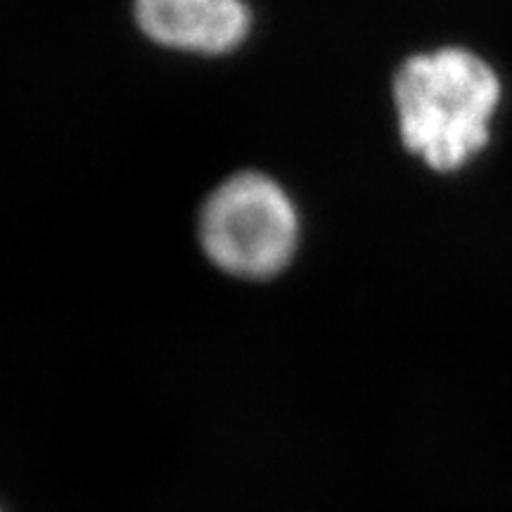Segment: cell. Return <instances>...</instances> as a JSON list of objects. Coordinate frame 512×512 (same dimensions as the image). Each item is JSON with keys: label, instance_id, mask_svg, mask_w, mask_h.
Segmentation results:
<instances>
[{"label": "cell", "instance_id": "cell-4", "mask_svg": "<svg viewBox=\"0 0 512 512\" xmlns=\"http://www.w3.org/2000/svg\"><path fill=\"white\" fill-rule=\"evenodd\" d=\"M0 512H3V508H0Z\"/></svg>", "mask_w": 512, "mask_h": 512}, {"label": "cell", "instance_id": "cell-2", "mask_svg": "<svg viewBox=\"0 0 512 512\" xmlns=\"http://www.w3.org/2000/svg\"><path fill=\"white\" fill-rule=\"evenodd\" d=\"M200 242L204 254L235 278H273L297 252V209L273 178L242 171L204 202Z\"/></svg>", "mask_w": 512, "mask_h": 512}, {"label": "cell", "instance_id": "cell-1", "mask_svg": "<svg viewBox=\"0 0 512 512\" xmlns=\"http://www.w3.org/2000/svg\"><path fill=\"white\" fill-rule=\"evenodd\" d=\"M394 100L403 145L432 169L453 171L489 143L501 83L477 55L441 48L403 64Z\"/></svg>", "mask_w": 512, "mask_h": 512}, {"label": "cell", "instance_id": "cell-3", "mask_svg": "<svg viewBox=\"0 0 512 512\" xmlns=\"http://www.w3.org/2000/svg\"><path fill=\"white\" fill-rule=\"evenodd\" d=\"M136 19L159 46L200 55L230 53L249 34L242 0H136Z\"/></svg>", "mask_w": 512, "mask_h": 512}]
</instances>
